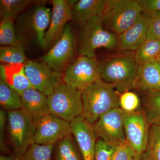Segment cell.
Instances as JSON below:
<instances>
[{"label": "cell", "mask_w": 160, "mask_h": 160, "mask_svg": "<svg viewBox=\"0 0 160 160\" xmlns=\"http://www.w3.org/2000/svg\"><path fill=\"white\" fill-rule=\"evenodd\" d=\"M100 77L115 87L120 94L135 89L138 65L134 56L119 55L98 62Z\"/></svg>", "instance_id": "obj_1"}, {"label": "cell", "mask_w": 160, "mask_h": 160, "mask_svg": "<svg viewBox=\"0 0 160 160\" xmlns=\"http://www.w3.org/2000/svg\"><path fill=\"white\" fill-rule=\"evenodd\" d=\"M120 93L102 79L82 92L83 117L93 125L102 115L119 107Z\"/></svg>", "instance_id": "obj_2"}, {"label": "cell", "mask_w": 160, "mask_h": 160, "mask_svg": "<svg viewBox=\"0 0 160 160\" xmlns=\"http://www.w3.org/2000/svg\"><path fill=\"white\" fill-rule=\"evenodd\" d=\"M102 16L93 18L82 26L79 47L80 55L96 58V51L98 48L112 49L118 47V36L105 29Z\"/></svg>", "instance_id": "obj_3"}, {"label": "cell", "mask_w": 160, "mask_h": 160, "mask_svg": "<svg viewBox=\"0 0 160 160\" xmlns=\"http://www.w3.org/2000/svg\"><path fill=\"white\" fill-rule=\"evenodd\" d=\"M142 12L137 1L109 0L103 13V26L118 35L130 28Z\"/></svg>", "instance_id": "obj_4"}, {"label": "cell", "mask_w": 160, "mask_h": 160, "mask_svg": "<svg viewBox=\"0 0 160 160\" xmlns=\"http://www.w3.org/2000/svg\"><path fill=\"white\" fill-rule=\"evenodd\" d=\"M47 98L50 114L69 122L83 115L82 91L64 82Z\"/></svg>", "instance_id": "obj_5"}, {"label": "cell", "mask_w": 160, "mask_h": 160, "mask_svg": "<svg viewBox=\"0 0 160 160\" xmlns=\"http://www.w3.org/2000/svg\"><path fill=\"white\" fill-rule=\"evenodd\" d=\"M36 124L23 109L7 112V129L17 159L34 143Z\"/></svg>", "instance_id": "obj_6"}, {"label": "cell", "mask_w": 160, "mask_h": 160, "mask_svg": "<svg viewBox=\"0 0 160 160\" xmlns=\"http://www.w3.org/2000/svg\"><path fill=\"white\" fill-rule=\"evenodd\" d=\"M124 112L126 142L135 154V160H142L149 138L150 125L143 111Z\"/></svg>", "instance_id": "obj_7"}, {"label": "cell", "mask_w": 160, "mask_h": 160, "mask_svg": "<svg viewBox=\"0 0 160 160\" xmlns=\"http://www.w3.org/2000/svg\"><path fill=\"white\" fill-rule=\"evenodd\" d=\"M101 79L96 58L84 56L71 63L63 75V82L82 92Z\"/></svg>", "instance_id": "obj_8"}, {"label": "cell", "mask_w": 160, "mask_h": 160, "mask_svg": "<svg viewBox=\"0 0 160 160\" xmlns=\"http://www.w3.org/2000/svg\"><path fill=\"white\" fill-rule=\"evenodd\" d=\"M92 125L97 138L115 146L126 143L124 112L120 107L102 115Z\"/></svg>", "instance_id": "obj_9"}, {"label": "cell", "mask_w": 160, "mask_h": 160, "mask_svg": "<svg viewBox=\"0 0 160 160\" xmlns=\"http://www.w3.org/2000/svg\"><path fill=\"white\" fill-rule=\"evenodd\" d=\"M26 76L32 88L49 95L62 82L63 75L43 62L28 61L25 64Z\"/></svg>", "instance_id": "obj_10"}, {"label": "cell", "mask_w": 160, "mask_h": 160, "mask_svg": "<svg viewBox=\"0 0 160 160\" xmlns=\"http://www.w3.org/2000/svg\"><path fill=\"white\" fill-rule=\"evenodd\" d=\"M74 52V36L70 26L67 25L61 38L42 57L41 61L53 70L61 72L71 64Z\"/></svg>", "instance_id": "obj_11"}, {"label": "cell", "mask_w": 160, "mask_h": 160, "mask_svg": "<svg viewBox=\"0 0 160 160\" xmlns=\"http://www.w3.org/2000/svg\"><path fill=\"white\" fill-rule=\"evenodd\" d=\"M71 134L70 122L50 113L37 123L34 142L39 145L55 146Z\"/></svg>", "instance_id": "obj_12"}, {"label": "cell", "mask_w": 160, "mask_h": 160, "mask_svg": "<svg viewBox=\"0 0 160 160\" xmlns=\"http://www.w3.org/2000/svg\"><path fill=\"white\" fill-rule=\"evenodd\" d=\"M51 20L46 31L43 48L49 47L59 39L65 29L66 23L73 18L71 8L67 1L52 0Z\"/></svg>", "instance_id": "obj_13"}, {"label": "cell", "mask_w": 160, "mask_h": 160, "mask_svg": "<svg viewBox=\"0 0 160 160\" xmlns=\"http://www.w3.org/2000/svg\"><path fill=\"white\" fill-rule=\"evenodd\" d=\"M72 133L74 135L83 160H94L96 139L93 125L83 115L70 122Z\"/></svg>", "instance_id": "obj_14"}, {"label": "cell", "mask_w": 160, "mask_h": 160, "mask_svg": "<svg viewBox=\"0 0 160 160\" xmlns=\"http://www.w3.org/2000/svg\"><path fill=\"white\" fill-rule=\"evenodd\" d=\"M150 15L142 12L139 17L127 30L118 35V47L123 51H136L147 40Z\"/></svg>", "instance_id": "obj_15"}, {"label": "cell", "mask_w": 160, "mask_h": 160, "mask_svg": "<svg viewBox=\"0 0 160 160\" xmlns=\"http://www.w3.org/2000/svg\"><path fill=\"white\" fill-rule=\"evenodd\" d=\"M20 95L22 98V109L31 117L36 124L50 114L46 95L33 88L26 89Z\"/></svg>", "instance_id": "obj_16"}, {"label": "cell", "mask_w": 160, "mask_h": 160, "mask_svg": "<svg viewBox=\"0 0 160 160\" xmlns=\"http://www.w3.org/2000/svg\"><path fill=\"white\" fill-rule=\"evenodd\" d=\"M67 2L73 18L82 26L93 18L102 14L109 0H70Z\"/></svg>", "instance_id": "obj_17"}, {"label": "cell", "mask_w": 160, "mask_h": 160, "mask_svg": "<svg viewBox=\"0 0 160 160\" xmlns=\"http://www.w3.org/2000/svg\"><path fill=\"white\" fill-rule=\"evenodd\" d=\"M25 64L4 63L0 66V78L19 94L32 88L25 72Z\"/></svg>", "instance_id": "obj_18"}, {"label": "cell", "mask_w": 160, "mask_h": 160, "mask_svg": "<svg viewBox=\"0 0 160 160\" xmlns=\"http://www.w3.org/2000/svg\"><path fill=\"white\" fill-rule=\"evenodd\" d=\"M135 89L143 92L160 91V64L158 61L138 65Z\"/></svg>", "instance_id": "obj_19"}, {"label": "cell", "mask_w": 160, "mask_h": 160, "mask_svg": "<svg viewBox=\"0 0 160 160\" xmlns=\"http://www.w3.org/2000/svg\"><path fill=\"white\" fill-rule=\"evenodd\" d=\"M52 11L43 5L36 6L31 13L30 26L39 45L43 48L46 30L50 24Z\"/></svg>", "instance_id": "obj_20"}, {"label": "cell", "mask_w": 160, "mask_h": 160, "mask_svg": "<svg viewBox=\"0 0 160 160\" xmlns=\"http://www.w3.org/2000/svg\"><path fill=\"white\" fill-rule=\"evenodd\" d=\"M143 112L150 126H160V91L143 93Z\"/></svg>", "instance_id": "obj_21"}, {"label": "cell", "mask_w": 160, "mask_h": 160, "mask_svg": "<svg viewBox=\"0 0 160 160\" xmlns=\"http://www.w3.org/2000/svg\"><path fill=\"white\" fill-rule=\"evenodd\" d=\"M134 58L138 65L158 61L160 58V40H146L135 51Z\"/></svg>", "instance_id": "obj_22"}, {"label": "cell", "mask_w": 160, "mask_h": 160, "mask_svg": "<svg viewBox=\"0 0 160 160\" xmlns=\"http://www.w3.org/2000/svg\"><path fill=\"white\" fill-rule=\"evenodd\" d=\"M0 104L8 111L22 109V101L18 93L9 87L0 78Z\"/></svg>", "instance_id": "obj_23"}, {"label": "cell", "mask_w": 160, "mask_h": 160, "mask_svg": "<svg viewBox=\"0 0 160 160\" xmlns=\"http://www.w3.org/2000/svg\"><path fill=\"white\" fill-rule=\"evenodd\" d=\"M55 160H83L73 142L71 135L57 143Z\"/></svg>", "instance_id": "obj_24"}, {"label": "cell", "mask_w": 160, "mask_h": 160, "mask_svg": "<svg viewBox=\"0 0 160 160\" xmlns=\"http://www.w3.org/2000/svg\"><path fill=\"white\" fill-rule=\"evenodd\" d=\"M0 44L2 46H12L23 48L17 36L13 19H2L0 25Z\"/></svg>", "instance_id": "obj_25"}, {"label": "cell", "mask_w": 160, "mask_h": 160, "mask_svg": "<svg viewBox=\"0 0 160 160\" xmlns=\"http://www.w3.org/2000/svg\"><path fill=\"white\" fill-rule=\"evenodd\" d=\"M142 160H160V126H150L149 140Z\"/></svg>", "instance_id": "obj_26"}, {"label": "cell", "mask_w": 160, "mask_h": 160, "mask_svg": "<svg viewBox=\"0 0 160 160\" xmlns=\"http://www.w3.org/2000/svg\"><path fill=\"white\" fill-rule=\"evenodd\" d=\"M54 145H43L33 143L17 160H52Z\"/></svg>", "instance_id": "obj_27"}, {"label": "cell", "mask_w": 160, "mask_h": 160, "mask_svg": "<svg viewBox=\"0 0 160 160\" xmlns=\"http://www.w3.org/2000/svg\"><path fill=\"white\" fill-rule=\"evenodd\" d=\"M30 0H1L0 14L2 19H13L21 12L26 9Z\"/></svg>", "instance_id": "obj_28"}, {"label": "cell", "mask_w": 160, "mask_h": 160, "mask_svg": "<svg viewBox=\"0 0 160 160\" xmlns=\"http://www.w3.org/2000/svg\"><path fill=\"white\" fill-rule=\"evenodd\" d=\"M0 60L6 64H26L28 61L23 48L12 46H1Z\"/></svg>", "instance_id": "obj_29"}, {"label": "cell", "mask_w": 160, "mask_h": 160, "mask_svg": "<svg viewBox=\"0 0 160 160\" xmlns=\"http://www.w3.org/2000/svg\"><path fill=\"white\" fill-rule=\"evenodd\" d=\"M140 105V98L134 92L128 91L120 94L119 107L124 112L138 111Z\"/></svg>", "instance_id": "obj_30"}, {"label": "cell", "mask_w": 160, "mask_h": 160, "mask_svg": "<svg viewBox=\"0 0 160 160\" xmlns=\"http://www.w3.org/2000/svg\"><path fill=\"white\" fill-rule=\"evenodd\" d=\"M118 147L99 139L96 145L94 160H112Z\"/></svg>", "instance_id": "obj_31"}, {"label": "cell", "mask_w": 160, "mask_h": 160, "mask_svg": "<svg viewBox=\"0 0 160 160\" xmlns=\"http://www.w3.org/2000/svg\"><path fill=\"white\" fill-rule=\"evenodd\" d=\"M147 39L160 40V12L150 15Z\"/></svg>", "instance_id": "obj_32"}, {"label": "cell", "mask_w": 160, "mask_h": 160, "mask_svg": "<svg viewBox=\"0 0 160 160\" xmlns=\"http://www.w3.org/2000/svg\"><path fill=\"white\" fill-rule=\"evenodd\" d=\"M112 160H135V154L126 142L118 146Z\"/></svg>", "instance_id": "obj_33"}, {"label": "cell", "mask_w": 160, "mask_h": 160, "mask_svg": "<svg viewBox=\"0 0 160 160\" xmlns=\"http://www.w3.org/2000/svg\"><path fill=\"white\" fill-rule=\"evenodd\" d=\"M142 12L151 15L160 12V0H138Z\"/></svg>", "instance_id": "obj_34"}, {"label": "cell", "mask_w": 160, "mask_h": 160, "mask_svg": "<svg viewBox=\"0 0 160 160\" xmlns=\"http://www.w3.org/2000/svg\"><path fill=\"white\" fill-rule=\"evenodd\" d=\"M6 121H7V113L4 109L0 110V148L3 152H7L9 151L6 145L5 137V130L6 128Z\"/></svg>", "instance_id": "obj_35"}, {"label": "cell", "mask_w": 160, "mask_h": 160, "mask_svg": "<svg viewBox=\"0 0 160 160\" xmlns=\"http://www.w3.org/2000/svg\"><path fill=\"white\" fill-rule=\"evenodd\" d=\"M0 160H17V158L15 156H6L1 155L0 156Z\"/></svg>", "instance_id": "obj_36"}, {"label": "cell", "mask_w": 160, "mask_h": 160, "mask_svg": "<svg viewBox=\"0 0 160 160\" xmlns=\"http://www.w3.org/2000/svg\"><path fill=\"white\" fill-rule=\"evenodd\" d=\"M158 61L159 62V63H160V58H159V60H158Z\"/></svg>", "instance_id": "obj_37"}]
</instances>
